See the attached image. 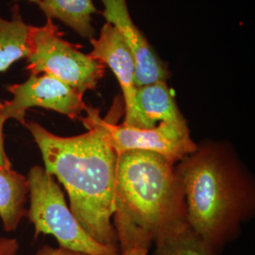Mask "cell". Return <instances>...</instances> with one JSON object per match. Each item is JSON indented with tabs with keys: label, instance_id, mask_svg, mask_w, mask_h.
<instances>
[{
	"label": "cell",
	"instance_id": "3957f363",
	"mask_svg": "<svg viewBox=\"0 0 255 255\" xmlns=\"http://www.w3.org/2000/svg\"><path fill=\"white\" fill-rule=\"evenodd\" d=\"M175 165L150 151L118 154L113 225L120 252L148 250L165 230L186 220Z\"/></svg>",
	"mask_w": 255,
	"mask_h": 255
},
{
	"label": "cell",
	"instance_id": "8992f818",
	"mask_svg": "<svg viewBox=\"0 0 255 255\" xmlns=\"http://www.w3.org/2000/svg\"><path fill=\"white\" fill-rule=\"evenodd\" d=\"M8 90L12 99L2 103V115L6 120L15 119L23 125L30 108L51 110L69 119H80L87 107L83 95L46 74L30 75L26 82L8 86Z\"/></svg>",
	"mask_w": 255,
	"mask_h": 255
},
{
	"label": "cell",
	"instance_id": "4fadbf2b",
	"mask_svg": "<svg viewBox=\"0 0 255 255\" xmlns=\"http://www.w3.org/2000/svg\"><path fill=\"white\" fill-rule=\"evenodd\" d=\"M10 20L0 16V73L28 54V25L22 18L18 5L11 9Z\"/></svg>",
	"mask_w": 255,
	"mask_h": 255
},
{
	"label": "cell",
	"instance_id": "9c48e42d",
	"mask_svg": "<svg viewBox=\"0 0 255 255\" xmlns=\"http://www.w3.org/2000/svg\"><path fill=\"white\" fill-rule=\"evenodd\" d=\"M93 49L89 55L105 66L108 65L115 74L123 93L125 119L122 124L134 127L136 123L134 84L135 61L131 49L119 30L106 23L99 38L90 39Z\"/></svg>",
	"mask_w": 255,
	"mask_h": 255
},
{
	"label": "cell",
	"instance_id": "7a4b0ae2",
	"mask_svg": "<svg viewBox=\"0 0 255 255\" xmlns=\"http://www.w3.org/2000/svg\"><path fill=\"white\" fill-rule=\"evenodd\" d=\"M189 227L216 254L255 213V183L229 145L207 141L175 165Z\"/></svg>",
	"mask_w": 255,
	"mask_h": 255
},
{
	"label": "cell",
	"instance_id": "6da1fadb",
	"mask_svg": "<svg viewBox=\"0 0 255 255\" xmlns=\"http://www.w3.org/2000/svg\"><path fill=\"white\" fill-rule=\"evenodd\" d=\"M87 131L60 136L34 121L25 126L39 147L45 169L64 185L75 218L96 241L119 247L113 225L118 153L101 125L100 110L86 107Z\"/></svg>",
	"mask_w": 255,
	"mask_h": 255
},
{
	"label": "cell",
	"instance_id": "e0dca14e",
	"mask_svg": "<svg viewBox=\"0 0 255 255\" xmlns=\"http://www.w3.org/2000/svg\"><path fill=\"white\" fill-rule=\"evenodd\" d=\"M34 255H85L80 254V253H75L72 251H68L63 248H54V247L43 246L41 247Z\"/></svg>",
	"mask_w": 255,
	"mask_h": 255
},
{
	"label": "cell",
	"instance_id": "5b68a950",
	"mask_svg": "<svg viewBox=\"0 0 255 255\" xmlns=\"http://www.w3.org/2000/svg\"><path fill=\"white\" fill-rule=\"evenodd\" d=\"M63 35L52 19L41 27L28 26L27 70L30 75L52 76L84 95L97 87L105 65L84 54L80 46L65 41Z\"/></svg>",
	"mask_w": 255,
	"mask_h": 255
},
{
	"label": "cell",
	"instance_id": "d6986e66",
	"mask_svg": "<svg viewBox=\"0 0 255 255\" xmlns=\"http://www.w3.org/2000/svg\"><path fill=\"white\" fill-rule=\"evenodd\" d=\"M28 2H31V3H35L37 5H39V3H40V1L41 0H27Z\"/></svg>",
	"mask_w": 255,
	"mask_h": 255
},
{
	"label": "cell",
	"instance_id": "ac0fdd59",
	"mask_svg": "<svg viewBox=\"0 0 255 255\" xmlns=\"http://www.w3.org/2000/svg\"><path fill=\"white\" fill-rule=\"evenodd\" d=\"M147 254H148V250L134 248V249H129V250L120 252L119 255H147Z\"/></svg>",
	"mask_w": 255,
	"mask_h": 255
},
{
	"label": "cell",
	"instance_id": "5bb4252c",
	"mask_svg": "<svg viewBox=\"0 0 255 255\" xmlns=\"http://www.w3.org/2000/svg\"><path fill=\"white\" fill-rule=\"evenodd\" d=\"M155 255H216L186 220L165 230L155 240Z\"/></svg>",
	"mask_w": 255,
	"mask_h": 255
},
{
	"label": "cell",
	"instance_id": "30bf717a",
	"mask_svg": "<svg viewBox=\"0 0 255 255\" xmlns=\"http://www.w3.org/2000/svg\"><path fill=\"white\" fill-rule=\"evenodd\" d=\"M135 128H152L160 123L186 122L166 82L138 87L135 95Z\"/></svg>",
	"mask_w": 255,
	"mask_h": 255
},
{
	"label": "cell",
	"instance_id": "9a60e30c",
	"mask_svg": "<svg viewBox=\"0 0 255 255\" xmlns=\"http://www.w3.org/2000/svg\"><path fill=\"white\" fill-rule=\"evenodd\" d=\"M6 122L2 115V103L0 102V168H11V164L6 154L3 138V125Z\"/></svg>",
	"mask_w": 255,
	"mask_h": 255
},
{
	"label": "cell",
	"instance_id": "52a82bcc",
	"mask_svg": "<svg viewBox=\"0 0 255 255\" xmlns=\"http://www.w3.org/2000/svg\"><path fill=\"white\" fill-rule=\"evenodd\" d=\"M101 122L111 146L118 154L131 150L150 151L176 164L198 146L192 139L186 122L160 123L152 128L118 125L102 118Z\"/></svg>",
	"mask_w": 255,
	"mask_h": 255
},
{
	"label": "cell",
	"instance_id": "ba28073f",
	"mask_svg": "<svg viewBox=\"0 0 255 255\" xmlns=\"http://www.w3.org/2000/svg\"><path fill=\"white\" fill-rule=\"evenodd\" d=\"M102 15L127 42L135 61L134 84L138 87L166 82L170 73L167 64L155 53L146 36L134 25L128 9L127 0H101Z\"/></svg>",
	"mask_w": 255,
	"mask_h": 255
},
{
	"label": "cell",
	"instance_id": "277c9868",
	"mask_svg": "<svg viewBox=\"0 0 255 255\" xmlns=\"http://www.w3.org/2000/svg\"><path fill=\"white\" fill-rule=\"evenodd\" d=\"M27 181L30 201L27 216L34 226L35 237L50 235L60 248L82 255H119V247L102 245L82 228L67 205L59 183L45 167H31Z\"/></svg>",
	"mask_w": 255,
	"mask_h": 255
},
{
	"label": "cell",
	"instance_id": "7c38bea8",
	"mask_svg": "<svg viewBox=\"0 0 255 255\" xmlns=\"http://www.w3.org/2000/svg\"><path fill=\"white\" fill-rule=\"evenodd\" d=\"M39 7L47 19H59L84 38H95L92 14L97 13L93 0H41Z\"/></svg>",
	"mask_w": 255,
	"mask_h": 255
},
{
	"label": "cell",
	"instance_id": "2e32d148",
	"mask_svg": "<svg viewBox=\"0 0 255 255\" xmlns=\"http://www.w3.org/2000/svg\"><path fill=\"white\" fill-rule=\"evenodd\" d=\"M18 250V241L15 238L0 237V255H16Z\"/></svg>",
	"mask_w": 255,
	"mask_h": 255
},
{
	"label": "cell",
	"instance_id": "8fae6325",
	"mask_svg": "<svg viewBox=\"0 0 255 255\" xmlns=\"http://www.w3.org/2000/svg\"><path fill=\"white\" fill-rule=\"evenodd\" d=\"M27 177L11 168H0V219L5 231L12 232L27 215Z\"/></svg>",
	"mask_w": 255,
	"mask_h": 255
}]
</instances>
